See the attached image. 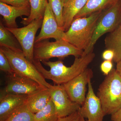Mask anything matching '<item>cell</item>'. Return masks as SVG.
<instances>
[{"label": "cell", "mask_w": 121, "mask_h": 121, "mask_svg": "<svg viewBox=\"0 0 121 121\" xmlns=\"http://www.w3.org/2000/svg\"><path fill=\"white\" fill-rule=\"evenodd\" d=\"M95 56V54L92 52L85 56L75 58L73 63L69 67L65 66L60 60L41 61L50 68L49 70L43 67L40 61L34 60L33 63L45 79L52 80L55 84H63L84 71Z\"/></svg>", "instance_id": "cell-1"}, {"label": "cell", "mask_w": 121, "mask_h": 121, "mask_svg": "<svg viewBox=\"0 0 121 121\" xmlns=\"http://www.w3.org/2000/svg\"><path fill=\"white\" fill-rule=\"evenodd\" d=\"M102 11L94 13L87 17L74 19L69 29L65 32L63 39L79 50H86L91 43Z\"/></svg>", "instance_id": "cell-2"}, {"label": "cell", "mask_w": 121, "mask_h": 121, "mask_svg": "<svg viewBox=\"0 0 121 121\" xmlns=\"http://www.w3.org/2000/svg\"><path fill=\"white\" fill-rule=\"evenodd\" d=\"M97 96L105 115L113 114L121 108V77L113 68L99 85Z\"/></svg>", "instance_id": "cell-3"}, {"label": "cell", "mask_w": 121, "mask_h": 121, "mask_svg": "<svg viewBox=\"0 0 121 121\" xmlns=\"http://www.w3.org/2000/svg\"><path fill=\"white\" fill-rule=\"evenodd\" d=\"M83 52V51L63 39L54 42L45 40L35 43L33 57L34 60L40 62L47 61L52 58H57L60 60L69 56H73L75 58L80 57Z\"/></svg>", "instance_id": "cell-4"}, {"label": "cell", "mask_w": 121, "mask_h": 121, "mask_svg": "<svg viewBox=\"0 0 121 121\" xmlns=\"http://www.w3.org/2000/svg\"><path fill=\"white\" fill-rule=\"evenodd\" d=\"M121 23V0L102 11L99 18L92 40L82 56L93 52L95 44L101 36L112 32Z\"/></svg>", "instance_id": "cell-5"}, {"label": "cell", "mask_w": 121, "mask_h": 121, "mask_svg": "<svg viewBox=\"0 0 121 121\" xmlns=\"http://www.w3.org/2000/svg\"><path fill=\"white\" fill-rule=\"evenodd\" d=\"M0 49L7 56L13 72L16 74L31 79L45 87L50 88L52 86L46 81L33 63L26 59L23 52L13 51L5 47H0Z\"/></svg>", "instance_id": "cell-6"}, {"label": "cell", "mask_w": 121, "mask_h": 121, "mask_svg": "<svg viewBox=\"0 0 121 121\" xmlns=\"http://www.w3.org/2000/svg\"><path fill=\"white\" fill-rule=\"evenodd\" d=\"M43 19L34 20L27 25L20 28L7 27L19 41L25 58L31 63L34 60L33 51L36 35L39 29L41 28Z\"/></svg>", "instance_id": "cell-7"}, {"label": "cell", "mask_w": 121, "mask_h": 121, "mask_svg": "<svg viewBox=\"0 0 121 121\" xmlns=\"http://www.w3.org/2000/svg\"><path fill=\"white\" fill-rule=\"evenodd\" d=\"M43 87L31 79L14 72L7 75L5 86L0 91V95L7 94L29 95Z\"/></svg>", "instance_id": "cell-8"}, {"label": "cell", "mask_w": 121, "mask_h": 121, "mask_svg": "<svg viewBox=\"0 0 121 121\" xmlns=\"http://www.w3.org/2000/svg\"><path fill=\"white\" fill-rule=\"evenodd\" d=\"M49 89L59 118L67 117L78 111L81 106L71 100L63 84L52 85Z\"/></svg>", "instance_id": "cell-9"}, {"label": "cell", "mask_w": 121, "mask_h": 121, "mask_svg": "<svg viewBox=\"0 0 121 121\" xmlns=\"http://www.w3.org/2000/svg\"><path fill=\"white\" fill-rule=\"evenodd\" d=\"M92 70L87 68L82 73L63 84L72 101L82 106L86 98V85L93 77Z\"/></svg>", "instance_id": "cell-10"}, {"label": "cell", "mask_w": 121, "mask_h": 121, "mask_svg": "<svg viewBox=\"0 0 121 121\" xmlns=\"http://www.w3.org/2000/svg\"><path fill=\"white\" fill-rule=\"evenodd\" d=\"M65 32L59 26L51 7L48 2L47 5L39 35L36 37L35 43L52 38L56 40L63 39Z\"/></svg>", "instance_id": "cell-11"}, {"label": "cell", "mask_w": 121, "mask_h": 121, "mask_svg": "<svg viewBox=\"0 0 121 121\" xmlns=\"http://www.w3.org/2000/svg\"><path fill=\"white\" fill-rule=\"evenodd\" d=\"M78 112L80 116L90 121H103L105 115L100 99L94 93L91 81L88 83L86 99Z\"/></svg>", "instance_id": "cell-12"}, {"label": "cell", "mask_w": 121, "mask_h": 121, "mask_svg": "<svg viewBox=\"0 0 121 121\" xmlns=\"http://www.w3.org/2000/svg\"><path fill=\"white\" fill-rule=\"evenodd\" d=\"M30 11V5L15 7L0 1V14L3 17L4 25L8 28H18L17 18L23 16L28 17Z\"/></svg>", "instance_id": "cell-13"}, {"label": "cell", "mask_w": 121, "mask_h": 121, "mask_svg": "<svg viewBox=\"0 0 121 121\" xmlns=\"http://www.w3.org/2000/svg\"><path fill=\"white\" fill-rule=\"evenodd\" d=\"M28 95L7 94L0 96V121H4L18 107L25 104Z\"/></svg>", "instance_id": "cell-14"}, {"label": "cell", "mask_w": 121, "mask_h": 121, "mask_svg": "<svg viewBox=\"0 0 121 121\" xmlns=\"http://www.w3.org/2000/svg\"><path fill=\"white\" fill-rule=\"evenodd\" d=\"M51 99L49 88L43 87L28 95L25 104L31 112H38L47 106Z\"/></svg>", "instance_id": "cell-15"}, {"label": "cell", "mask_w": 121, "mask_h": 121, "mask_svg": "<svg viewBox=\"0 0 121 121\" xmlns=\"http://www.w3.org/2000/svg\"><path fill=\"white\" fill-rule=\"evenodd\" d=\"M88 0H69L63 8V29L66 32L69 29L76 15L86 5Z\"/></svg>", "instance_id": "cell-16"}, {"label": "cell", "mask_w": 121, "mask_h": 121, "mask_svg": "<svg viewBox=\"0 0 121 121\" xmlns=\"http://www.w3.org/2000/svg\"><path fill=\"white\" fill-rule=\"evenodd\" d=\"M120 0H88L86 5L74 19L89 16L91 13L102 11L112 6Z\"/></svg>", "instance_id": "cell-17"}, {"label": "cell", "mask_w": 121, "mask_h": 121, "mask_svg": "<svg viewBox=\"0 0 121 121\" xmlns=\"http://www.w3.org/2000/svg\"><path fill=\"white\" fill-rule=\"evenodd\" d=\"M106 49L114 52L113 61L117 63L121 60V23L115 30L109 33L104 40Z\"/></svg>", "instance_id": "cell-18"}, {"label": "cell", "mask_w": 121, "mask_h": 121, "mask_svg": "<svg viewBox=\"0 0 121 121\" xmlns=\"http://www.w3.org/2000/svg\"><path fill=\"white\" fill-rule=\"evenodd\" d=\"M0 45L8 48L13 51L23 52L19 41L13 34L7 28L1 20L0 22Z\"/></svg>", "instance_id": "cell-19"}, {"label": "cell", "mask_w": 121, "mask_h": 121, "mask_svg": "<svg viewBox=\"0 0 121 121\" xmlns=\"http://www.w3.org/2000/svg\"><path fill=\"white\" fill-rule=\"evenodd\" d=\"M30 7V15L28 17L22 18L21 23L24 26L30 24L35 19H43L47 0H29Z\"/></svg>", "instance_id": "cell-20"}, {"label": "cell", "mask_w": 121, "mask_h": 121, "mask_svg": "<svg viewBox=\"0 0 121 121\" xmlns=\"http://www.w3.org/2000/svg\"><path fill=\"white\" fill-rule=\"evenodd\" d=\"M4 121H35V114L29 110L25 103L13 111Z\"/></svg>", "instance_id": "cell-21"}, {"label": "cell", "mask_w": 121, "mask_h": 121, "mask_svg": "<svg viewBox=\"0 0 121 121\" xmlns=\"http://www.w3.org/2000/svg\"><path fill=\"white\" fill-rule=\"evenodd\" d=\"M58 118L51 99L45 108L35 114V121H57Z\"/></svg>", "instance_id": "cell-22"}, {"label": "cell", "mask_w": 121, "mask_h": 121, "mask_svg": "<svg viewBox=\"0 0 121 121\" xmlns=\"http://www.w3.org/2000/svg\"><path fill=\"white\" fill-rule=\"evenodd\" d=\"M56 18L59 26L63 28V5L60 0H48Z\"/></svg>", "instance_id": "cell-23"}, {"label": "cell", "mask_w": 121, "mask_h": 121, "mask_svg": "<svg viewBox=\"0 0 121 121\" xmlns=\"http://www.w3.org/2000/svg\"><path fill=\"white\" fill-rule=\"evenodd\" d=\"M0 70L8 74L14 73L9 60L4 53L0 49Z\"/></svg>", "instance_id": "cell-24"}, {"label": "cell", "mask_w": 121, "mask_h": 121, "mask_svg": "<svg viewBox=\"0 0 121 121\" xmlns=\"http://www.w3.org/2000/svg\"><path fill=\"white\" fill-rule=\"evenodd\" d=\"M0 1L15 7H20L30 5L29 0H0Z\"/></svg>", "instance_id": "cell-25"}, {"label": "cell", "mask_w": 121, "mask_h": 121, "mask_svg": "<svg viewBox=\"0 0 121 121\" xmlns=\"http://www.w3.org/2000/svg\"><path fill=\"white\" fill-rule=\"evenodd\" d=\"M112 61L104 60L101 64L100 68L101 71L106 76L108 75L113 69Z\"/></svg>", "instance_id": "cell-26"}, {"label": "cell", "mask_w": 121, "mask_h": 121, "mask_svg": "<svg viewBox=\"0 0 121 121\" xmlns=\"http://www.w3.org/2000/svg\"><path fill=\"white\" fill-rule=\"evenodd\" d=\"M80 115L78 111L67 117L59 118L57 121H79Z\"/></svg>", "instance_id": "cell-27"}, {"label": "cell", "mask_w": 121, "mask_h": 121, "mask_svg": "<svg viewBox=\"0 0 121 121\" xmlns=\"http://www.w3.org/2000/svg\"><path fill=\"white\" fill-rule=\"evenodd\" d=\"M114 52L112 50L106 49L102 54V58L104 60L112 61L114 57Z\"/></svg>", "instance_id": "cell-28"}, {"label": "cell", "mask_w": 121, "mask_h": 121, "mask_svg": "<svg viewBox=\"0 0 121 121\" xmlns=\"http://www.w3.org/2000/svg\"><path fill=\"white\" fill-rule=\"evenodd\" d=\"M112 121H121V108L116 113L111 115Z\"/></svg>", "instance_id": "cell-29"}, {"label": "cell", "mask_w": 121, "mask_h": 121, "mask_svg": "<svg viewBox=\"0 0 121 121\" xmlns=\"http://www.w3.org/2000/svg\"><path fill=\"white\" fill-rule=\"evenodd\" d=\"M117 63V68L116 69L121 77V60Z\"/></svg>", "instance_id": "cell-30"}, {"label": "cell", "mask_w": 121, "mask_h": 121, "mask_svg": "<svg viewBox=\"0 0 121 121\" xmlns=\"http://www.w3.org/2000/svg\"><path fill=\"white\" fill-rule=\"evenodd\" d=\"M61 0V2H62L63 5L64 6V5L68 2L69 0Z\"/></svg>", "instance_id": "cell-31"}, {"label": "cell", "mask_w": 121, "mask_h": 121, "mask_svg": "<svg viewBox=\"0 0 121 121\" xmlns=\"http://www.w3.org/2000/svg\"><path fill=\"white\" fill-rule=\"evenodd\" d=\"M79 121H89V120H87V121H85V119L83 117H82V116H80V119H79Z\"/></svg>", "instance_id": "cell-32"}]
</instances>
